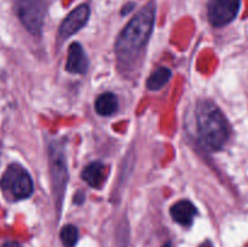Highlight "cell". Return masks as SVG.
<instances>
[{"instance_id": "6da1fadb", "label": "cell", "mask_w": 248, "mask_h": 247, "mask_svg": "<svg viewBox=\"0 0 248 247\" xmlns=\"http://www.w3.org/2000/svg\"><path fill=\"white\" fill-rule=\"evenodd\" d=\"M155 14L156 6L152 0L128 22L115 44V51L119 60L124 62L131 61L144 47L154 28Z\"/></svg>"}, {"instance_id": "7a4b0ae2", "label": "cell", "mask_w": 248, "mask_h": 247, "mask_svg": "<svg viewBox=\"0 0 248 247\" xmlns=\"http://www.w3.org/2000/svg\"><path fill=\"white\" fill-rule=\"evenodd\" d=\"M196 124L200 140L211 150H219L229 138V125L215 103L202 101L196 108Z\"/></svg>"}, {"instance_id": "3957f363", "label": "cell", "mask_w": 248, "mask_h": 247, "mask_svg": "<svg viewBox=\"0 0 248 247\" xmlns=\"http://www.w3.org/2000/svg\"><path fill=\"white\" fill-rule=\"evenodd\" d=\"M0 186L7 198L22 200L33 193V179L28 172L18 164L10 165L0 179Z\"/></svg>"}, {"instance_id": "277c9868", "label": "cell", "mask_w": 248, "mask_h": 247, "mask_svg": "<svg viewBox=\"0 0 248 247\" xmlns=\"http://www.w3.org/2000/svg\"><path fill=\"white\" fill-rule=\"evenodd\" d=\"M16 11L23 26L31 34L40 33L46 12L43 0H17Z\"/></svg>"}, {"instance_id": "5b68a950", "label": "cell", "mask_w": 248, "mask_h": 247, "mask_svg": "<svg viewBox=\"0 0 248 247\" xmlns=\"http://www.w3.org/2000/svg\"><path fill=\"white\" fill-rule=\"evenodd\" d=\"M240 5V0H210L207 6L208 19L215 27L227 26L237 16Z\"/></svg>"}, {"instance_id": "8992f818", "label": "cell", "mask_w": 248, "mask_h": 247, "mask_svg": "<svg viewBox=\"0 0 248 247\" xmlns=\"http://www.w3.org/2000/svg\"><path fill=\"white\" fill-rule=\"evenodd\" d=\"M90 17V7L86 4H82L73 10L64 18L60 27V35L62 38H68L77 31H79L87 23Z\"/></svg>"}, {"instance_id": "52a82bcc", "label": "cell", "mask_w": 248, "mask_h": 247, "mask_svg": "<svg viewBox=\"0 0 248 247\" xmlns=\"http://www.w3.org/2000/svg\"><path fill=\"white\" fill-rule=\"evenodd\" d=\"M89 68L86 53L81 45L78 43H73L68 50V60L65 63V69L73 74H85Z\"/></svg>"}, {"instance_id": "ba28073f", "label": "cell", "mask_w": 248, "mask_h": 247, "mask_svg": "<svg viewBox=\"0 0 248 247\" xmlns=\"http://www.w3.org/2000/svg\"><path fill=\"white\" fill-rule=\"evenodd\" d=\"M198 215L195 206L188 200H181L171 207V216L178 224L189 227Z\"/></svg>"}, {"instance_id": "9c48e42d", "label": "cell", "mask_w": 248, "mask_h": 247, "mask_svg": "<svg viewBox=\"0 0 248 247\" xmlns=\"http://www.w3.org/2000/svg\"><path fill=\"white\" fill-rule=\"evenodd\" d=\"M81 177L90 186L99 188L106 179V166L99 161L92 162L85 167Z\"/></svg>"}, {"instance_id": "30bf717a", "label": "cell", "mask_w": 248, "mask_h": 247, "mask_svg": "<svg viewBox=\"0 0 248 247\" xmlns=\"http://www.w3.org/2000/svg\"><path fill=\"white\" fill-rule=\"evenodd\" d=\"M94 108L99 115L108 116L118 110V98L111 92H106L98 96L94 103Z\"/></svg>"}, {"instance_id": "8fae6325", "label": "cell", "mask_w": 248, "mask_h": 247, "mask_svg": "<svg viewBox=\"0 0 248 247\" xmlns=\"http://www.w3.org/2000/svg\"><path fill=\"white\" fill-rule=\"evenodd\" d=\"M55 159H52V176L53 183H57L56 191L60 193V201L62 200L63 189L65 186V178H67V169L64 166L63 159L60 156V154H53Z\"/></svg>"}, {"instance_id": "7c38bea8", "label": "cell", "mask_w": 248, "mask_h": 247, "mask_svg": "<svg viewBox=\"0 0 248 247\" xmlns=\"http://www.w3.org/2000/svg\"><path fill=\"white\" fill-rule=\"evenodd\" d=\"M172 77V72L166 67L157 68L154 73L149 77L147 81V86L149 90L156 91V90L162 89L167 82L170 81Z\"/></svg>"}, {"instance_id": "4fadbf2b", "label": "cell", "mask_w": 248, "mask_h": 247, "mask_svg": "<svg viewBox=\"0 0 248 247\" xmlns=\"http://www.w3.org/2000/svg\"><path fill=\"white\" fill-rule=\"evenodd\" d=\"M79 239V232L78 228L73 224L64 225L61 230V240L65 247H74Z\"/></svg>"}, {"instance_id": "5bb4252c", "label": "cell", "mask_w": 248, "mask_h": 247, "mask_svg": "<svg viewBox=\"0 0 248 247\" xmlns=\"http://www.w3.org/2000/svg\"><path fill=\"white\" fill-rule=\"evenodd\" d=\"M2 247H22V246L16 241H9V242H5Z\"/></svg>"}, {"instance_id": "9a60e30c", "label": "cell", "mask_w": 248, "mask_h": 247, "mask_svg": "<svg viewBox=\"0 0 248 247\" xmlns=\"http://www.w3.org/2000/svg\"><path fill=\"white\" fill-rule=\"evenodd\" d=\"M133 6H135V5H133V4H128L127 6H126V9H125V7H124V10H123V15L128 14V12H130V10L132 9Z\"/></svg>"}, {"instance_id": "2e32d148", "label": "cell", "mask_w": 248, "mask_h": 247, "mask_svg": "<svg viewBox=\"0 0 248 247\" xmlns=\"http://www.w3.org/2000/svg\"><path fill=\"white\" fill-rule=\"evenodd\" d=\"M200 247H213V244L211 241H205L203 244H201Z\"/></svg>"}, {"instance_id": "e0dca14e", "label": "cell", "mask_w": 248, "mask_h": 247, "mask_svg": "<svg viewBox=\"0 0 248 247\" xmlns=\"http://www.w3.org/2000/svg\"><path fill=\"white\" fill-rule=\"evenodd\" d=\"M164 247H171V244H170V242H167V244H165Z\"/></svg>"}]
</instances>
